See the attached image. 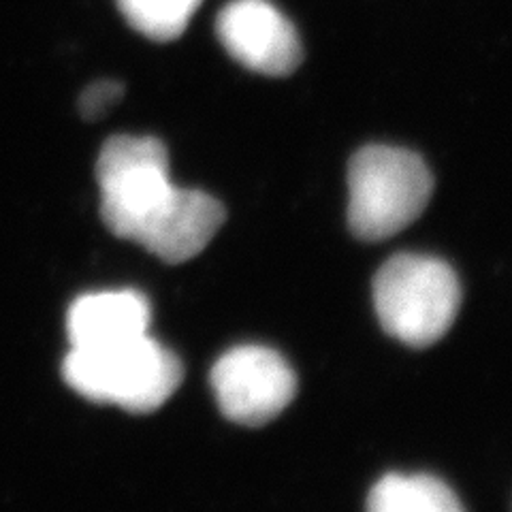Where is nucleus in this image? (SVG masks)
<instances>
[{"instance_id":"obj_5","label":"nucleus","mask_w":512,"mask_h":512,"mask_svg":"<svg viewBox=\"0 0 512 512\" xmlns=\"http://www.w3.org/2000/svg\"><path fill=\"white\" fill-rule=\"evenodd\" d=\"M210 382L220 412L248 427L274 421L297 393V376L280 352L254 344L224 352Z\"/></svg>"},{"instance_id":"obj_7","label":"nucleus","mask_w":512,"mask_h":512,"mask_svg":"<svg viewBox=\"0 0 512 512\" xmlns=\"http://www.w3.org/2000/svg\"><path fill=\"white\" fill-rule=\"evenodd\" d=\"M150 301L137 291L90 293L73 301L67 316L71 348L88 350L148 333Z\"/></svg>"},{"instance_id":"obj_9","label":"nucleus","mask_w":512,"mask_h":512,"mask_svg":"<svg viewBox=\"0 0 512 512\" xmlns=\"http://www.w3.org/2000/svg\"><path fill=\"white\" fill-rule=\"evenodd\" d=\"M124 20L152 41L178 39L201 0H116Z\"/></svg>"},{"instance_id":"obj_2","label":"nucleus","mask_w":512,"mask_h":512,"mask_svg":"<svg viewBox=\"0 0 512 512\" xmlns=\"http://www.w3.org/2000/svg\"><path fill=\"white\" fill-rule=\"evenodd\" d=\"M62 378L90 402L146 414L178 391L184 367L175 352L143 333L101 348H71L62 363Z\"/></svg>"},{"instance_id":"obj_6","label":"nucleus","mask_w":512,"mask_h":512,"mask_svg":"<svg viewBox=\"0 0 512 512\" xmlns=\"http://www.w3.org/2000/svg\"><path fill=\"white\" fill-rule=\"evenodd\" d=\"M216 35L239 64L269 77L293 73L303 56L297 28L269 0H231L218 13Z\"/></svg>"},{"instance_id":"obj_10","label":"nucleus","mask_w":512,"mask_h":512,"mask_svg":"<svg viewBox=\"0 0 512 512\" xmlns=\"http://www.w3.org/2000/svg\"><path fill=\"white\" fill-rule=\"evenodd\" d=\"M122 92L124 86L116 82V79H99V82L90 84L79 96V111L88 120L101 118L122 99Z\"/></svg>"},{"instance_id":"obj_4","label":"nucleus","mask_w":512,"mask_h":512,"mask_svg":"<svg viewBox=\"0 0 512 512\" xmlns=\"http://www.w3.org/2000/svg\"><path fill=\"white\" fill-rule=\"evenodd\" d=\"M461 286L451 265L427 254H397L374 278V308L382 329L406 346L436 344L453 327Z\"/></svg>"},{"instance_id":"obj_8","label":"nucleus","mask_w":512,"mask_h":512,"mask_svg":"<svg viewBox=\"0 0 512 512\" xmlns=\"http://www.w3.org/2000/svg\"><path fill=\"white\" fill-rule=\"evenodd\" d=\"M367 512H466L453 489L429 474H387L367 498Z\"/></svg>"},{"instance_id":"obj_3","label":"nucleus","mask_w":512,"mask_h":512,"mask_svg":"<svg viewBox=\"0 0 512 512\" xmlns=\"http://www.w3.org/2000/svg\"><path fill=\"white\" fill-rule=\"evenodd\" d=\"M434 192L425 160L404 148L367 146L348 165V227L365 242H382L419 218Z\"/></svg>"},{"instance_id":"obj_1","label":"nucleus","mask_w":512,"mask_h":512,"mask_svg":"<svg viewBox=\"0 0 512 512\" xmlns=\"http://www.w3.org/2000/svg\"><path fill=\"white\" fill-rule=\"evenodd\" d=\"M105 227L160 261L195 259L224 224V207L201 190L175 186L165 143L150 135H114L96 158Z\"/></svg>"}]
</instances>
